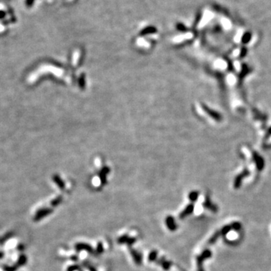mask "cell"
I'll return each instance as SVG.
<instances>
[{
  "instance_id": "cell-7",
  "label": "cell",
  "mask_w": 271,
  "mask_h": 271,
  "mask_svg": "<svg viewBox=\"0 0 271 271\" xmlns=\"http://www.w3.org/2000/svg\"><path fill=\"white\" fill-rule=\"evenodd\" d=\"M135 242V239L130 238L127 236H123V237L119 238L118 243H127V244H133Z\"/></svg>"
},
{
  "instance_id": "cell-2",
  "label": "cell",
  "mask_w": 271,
  "mask_h": 271,
  "mask_svg": "<svg viewBox=\"0 0 271 271\" xmlns=\"http://www.w3.org/2000/svg\"><path fill=\"white\" fill-rule=\"evenodd\" d=\"M52 209H51L48 208H43L40 209L39 210H38L37 213H36V215L34 216V221H38L39 220L42 219L43 218H44L45 216H48L51 213H52Z\"/></svg>"
},
{
  "instance_id": "cell-19",
  "label": "cell",
  "mask_w": 271,
  "mask_h": 271,
  "mask_svg": "<svg viewBox=\"0 0 271 271\" xmlns=\"http://www.w3.org/2000/svg\"><path fill=\"white\" fill-rule=\"evenodd\" d=\"M3 256H4V254H3V252H0V258H2Z\"/></svg>"
},
{
  "instance_id": "cell-9",
  "label": "cell",
  "mask_w": 271,
  "mask_h": 271,
  "mask_svg": "<svg viewBox=\"0 0 271 271\" xmlns=\"http://www.w3.org/2000/svg\"><path fill=\"white\" fill-rule=\"evenodd\" d=\"M220 235H221V231H218V232L215 233L214 235H213V237L209 239V244H214L217 241L218 237H220Z\"/></svg>"
},
{
  "instance_id": "cell-1",
  "label": "cell",
  "mask_w": 271,
  "mask_h": 271,
  "mask_svg": "<svg viewBox=\"0 0 271 271\" xmlns=\"http://www.w3.org/2000/svg\"><path fill=\"white\" fill-rule=\"evenodd\" d=\"M211 256H212V252L209 251V249H206L201 253L200 255H199L198 257H197V268H198V271H203V261L204 260L206 259V258L211 257Z\"/></svg>"
},
{
  "instance_id": "cell-16",
  "label": "cell",
  "mask_w": 271,
  "mask_h": 271,
  "mask_svg": "<svg viewBox=\"0 0 271 271\" xmlns=\"http://www.w3.org/2000/svg\"><path fill=\"white\" fill-rule=\"evenodd\" d=\"M161 264L164 270H168V269H170V266H171V263H170V261H163Z\"/></svg>"
},
{
  "instance_id": "cell-12",
  "label": "cell",
  "mask_w": 271,
  "mask_h": 271,
  "mask_svg": "<svg viewBox=\"0 0 271 271\" xmlns=\"http://www.w3.org/2000/svg\"><path fill=\"white\" fill-rule=\"evenodd\" d=\"M26 261H27V258L26 257V255H20V258H19L18 261H17V264H18L19 266H23L25 264H26Z\"/></svg>"
},
{
  "instance_id": "cell-11",
  "label": "cell",
  "mask_w": 271,
  "mask_h": 271,
  "mask_svg": "<svg viewBox=\"0 0 271 271\" xmlns=\"http://www.w3.org/2000/svg\"><path fill=\"white\" fill-rule=\"evenodd\" d=\"M199 196V193L197 191H192L189 194V199L191 202H195L197 200Z\"/></svg>"
},
{
  "instance_id": "cell-17",
  "label": "cell",
  "mask_w": 271,
  "mask_h": 271,
  "mask_svg": "<svg viewBox=\"0 0 271 271\" xmlns=\"http://www.w3.org/2000/svg\"><path fill=\"white\" fill-rule=\"evenodd\" d=\"M61 201H62L61 197H58V198L54 199L53 201L51 202V205L53 206H57L59 205V203H60V202Z\"/></svg>"
},
{
  "instance_id": "cell-4",
  "label": "cell",
  "mask_w": 271,
  "mask_h": 271,
  "mask_svg": "<svg viewBox=\"0 0 271 271\" xmlns=\"http://www.w3.org/2000/svg\"><path fill=\"white\" fill-rule=\"evenodd\" d=\"M166 225L167 228L170 231H175L177 229V224L176 223V220L174 219L173 216H167L166 218Z\"/></svg>"
},
{
  "instance_id": "cell-14",
  "label": "cell",
  "mask_w": 271,
  "mask_h": 271,
  "mask_svg": "<svg viewBox=\"0 0 271 271\" xmlns=\"http://www.w3.org/2000/svg\"><path fill=\"white\" fill-rule=\"evenodd\" d=\"M231 229H232V228H231V225L224 226V227H223V228L221 229V235H226V234H227V233H228L229 231L231 230Z\"/></svg>"
},
{
  "instance_id": "cell-18",
  "label": "cell",
  "mask_w": 271,
  "mask_h": 271,
  "mask_svg": "<svg viewBox=\"0 0 271 271\" xmlns=\"http://www.w3.org/2000/svg\"><path fill=\"white\" fill-rule=\"evenodd\" d=\"M5 271H16L17 270V266H13V267H9V266H6V267H3Z\"/></svg>"
},
{
  "instance_id": "cell-10",
  "label": "cell",
  "mask_w": 271,
  "mask_h": 271,
  "mask_svg": "<svg viewBox=\"0 0 271 271\" xmlns=\"http://www.w3.org/2000/svg\"><path fill=\"white\" fill-rule=\"evenodd\" d=\"M131 255L133 258H134V261L136 264H140L141 263V256H140V255L138 252L133 250V251H131Z\"/></svg>"
},
{
  "instance_id": "cell-15",
  "label": "cell",
  "mask_w": 271,
  "mask_h": 271,
  "mask_svg": "<svg viewBox=\"0 0 271 271\" xmlns=\"http://www.w3.org/2000/svg\"><path fill=\"white\" fill-rule=\"evenodd\" d=\"M157 252H155V251L151 252L149 254V261H154V260L156 259V258H157Z\"/></svg>"
},
{
  "instance_id": "cell-6",
  "label": "cell",
  "mask_w": 271,
  "mask_h": 271,
  "mask_svg": "<svg viewBox=\"0 0 271 271\" xmlns=\"http://www.w3.org/2000/svg\"><path fill=\"white\" fill-rule=\"evenodd\" d=\"M247 174H248V172L245 171L243 173L240 174L237 177V178H235V181H234V188L237 189L240 187V185H241V184H242V180H243V178H244V177H245V176H247Z\"/></svg>"
},
{
  "instance_id": "cell-13",
  "label": "cell",
  "mask_w": 271,
  "mask_h": 271,
  "mask_svg": "<svg viewBox=\"0 0 271 271\" xmlns=\"http://www.w3.org/2000/svg\"><path fill=\"white\" fill-rule=\"evenodd\" d=\"M231 226V228L236 231H239L242 227L241 224H240V222H234Z\"/></svg>"
},
{
  "instance_id": "cell-3",
  "label": "cell",
  "mask_w": 271,
  "mask_h": 271,
  "mask_svg": "<svg viewBox=\"0 0 271 271\" xmlns=\"http://www.w3.org/2000/svg\"><path fill=\"white\" fill-rule=\"evenodd\" d=\"M203 207L204 208L210 210V211L213 212V213H217L218 210V206L212 203L211 200H210V198L209 197V196H206V197L205 201H204V203H203Z\"/></svg>"
},
{
  "instance_id": "cell-8",
  "label": "cell",
  "mask_w": 271,
  "mask_h": 271,
  "mask_svg": "<svg viewBox=\"0 0 271 271\" xmlns=\"http://www.w3.org/2000/svg\"><path fill=\"white\" fill-rule=\"evenodd\" d=\"M76 249L78 250V251H80V250H81V249H85V250H87V251H89V252H92V248H91V246H89L88 245H87V244H84V243H79V244H77V245H76Z\"/></svg>"
},
{
  "instance_id": "cell-5",
  "label": "cell",
  "mask_w": 271,
  "mask_h": 271,
  "mask_svg": "<svg viewBox=\"0 0 271 271\" xmlns=\"http://www.w3.org/2000/svg\"><path fill=\"white\" fill-rule=\"evenodd\" d=\"M194 210V205L193 203L189 204L185 208V209L181 212L179 214V218L180 219H184L185 218H186L188 216L191 215V213H193Z\"/></svg>"
}]
</instances>
